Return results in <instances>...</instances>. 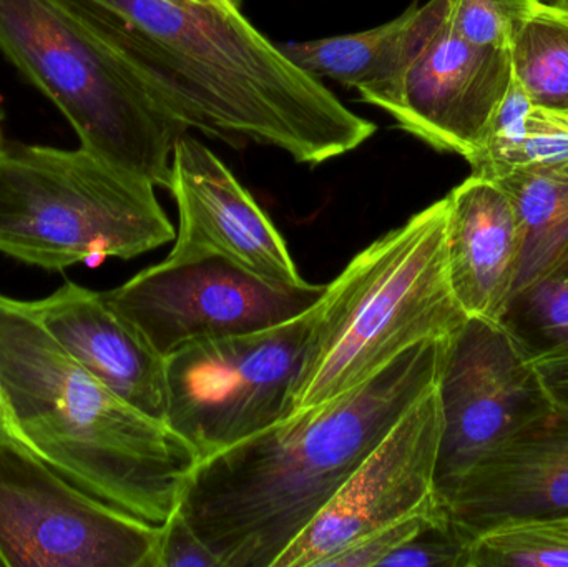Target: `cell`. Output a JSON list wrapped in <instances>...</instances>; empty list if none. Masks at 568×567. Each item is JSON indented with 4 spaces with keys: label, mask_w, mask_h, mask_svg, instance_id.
I'll use <instances>...</instances> for the list:
<instances>
[{
    "label": "cell",
    "mask_w": 568,
    "mask_h": 567,
    "mask_svg": "<svg viewBox=\"0 0 568 567\" xmlns=\"http://www.w3.org/2000/svg\"><path fill=\"white\" fill-rule=\"evenodd\" d=\"M65 3L182 133L273 146L307 165L346 155L376 133L235 3Z\"/></svg>",
    "instance_id": "6da1fadb"
},
{
    "label": "cell",
    "mask_w": 568,
    "mask_h": 567,
    "mask_svg": "<svg viewBox=\"0 0 568 567\" xmlns=\"http://www.w3.org/2000/svg\"><path fill=\"white\" fill-rule=\"evenodd\" d=\"M446 340L397 356L333 402L203 459L179 509L222 567H275L393 426L437 385Z\"/></svg>",
    "instance_id": "7a4b0ae2"
},
{
    "label": "cell",
    "mask_w": 568,
    "mask_h": 567,
    "mask_svg": "<svg viewBox=\"0 0 568 567\" xmlns=\"http://www.w3.org/2000/svg\"><path fill=\"white\" fill-rule=\"evenodd\" d=\"M0 398L10 435L95 498L163 526L199 456L166 423L80 366L26 302L0 293Z\"/></svg>",
    "instance_id": "3957f363"
},
{
    "label": "cell",
    "mask_w": 568,
    "mask_h": 567,
    "mask_svg": "<svg viewBox=\"0 0 568 567\" xmlns=\"http://www.w3.org/2000/svg\"><path fill=\"white\" fill-rule=\"evenodd\" d=\"M447 196L357 253L314 308L293 413L333 402L369 382L397 356L446 340L467 320L446 255Z\"/></svg>",
    "instance_id": "277c9868"
},
{
    "label": "cell",
    "mask_w": 568,
    "mask_h": 567,
    "mask_svg": "<svg viewBox=\"0 0 568 567\" xmlns=\"http://www.w3.org/2000/svg\"><path fill=\"white\" fill-rule=\"evenodd\" d=\"M155 185L92 150L0 149V253L47 272L130 260L175 240Z\"/></svg>",
    "instance_id": "5b68a950"
},
{
    "label": "cell",
    "mask_w": 568,
    "mask_h": 567,
    "mask_svg": "<svg viewBox=\"0 0 568 567\" xmlns=\"http://www.w3.org/2000/svg\"><path fill=\"white\" fill-rule=\"evenodd\" d=\"M0 50L69 120L80 145L169 189L183 133L65 0H0Z\"/></svg>",
    "instance_id": "8992f818"
},
{
    "label": "cell",
    "mask_w": 568,
    "mask_h": 567,
    "mask_svg": "<svg viewBox=\"0 0 568 567\" xmlns=\"http://www.w3.org/2000/svg\"><path fill=\"white\" fill-rule=\"evenodd\" d=\"M314 308L263 332L190 343L165 358V423L199 462L290 418Z\"/></svg>",
    "instance_id": "52a82bcc"
},
{
    "label": "cell",
    "mask_w": 568,
    "mask_h": 567,
    "mask_svg": "<svg viewBox=\"0 0 568 567\" xmlns=\"http://www.w3.org/2000/svg\"><path fill=\"white\" fill-rule=\"evenodd\" d=\"M160 535L0 433L2 567H159Z\"/></svg>",
    "instance_id": "ba28073f"
},
{
    "label": "cell",
    "mask_w": 568,
    "mask_h": 567,
    "mask_svg": "<svg viewBox=\"0 0 568 567\" xmlns=\"http://www.w3.org/2000/svg\"><path fill=\"white\" fill-rule=\"evenodd\" d=\"M326 285L287 286L222 259L150 266L102 292L105 302L162 356L190 343L248 335L310 312Z\"/></svg>",
    "instance_id": "9c48e42d"
},
{
    "label": "cell",
    "mask_w": 568,
    "mask_h": 567,
    "mask_svg": "<svg viewBox=\"0 0 568 567\" xmlns=\"http://www.w3.org/2000/svg\"><path fill=\"white\" fill-rule=\"evenodd\" d=\"M437 395L443 428L436 509L487 455L554 408L536 366L509 332L474 316L447 338Z\"/></svg>",
    "instance_id": "30bf717a"
},
{
    "label": "cell",
    "mask_w": 568,
    "mask_h": 567,
    "mask_svg": "<svg viewBox=\"0 0 568 567\" xmlns=\"http://www.w3.org/2000/svg\"><path fill=\"white\" fill-rule=\"evenodd\" d=\"M440 428L436 385L357 466L326 508L284 549L275 567H323L371 533L436 509Z\"/></svg>",
    "instance_id": "8fae6325"
},
{
    "label": "cell",
    "mask_w": 568,
    "mask_h": 567,
    "mask_svg": "<svg viewBox=\"0 0 568 567\" xmlns=\"http://www.w3.org/2000/svg\"><path fill=\"white\" fill-rule=\"evenodd\" d=\"M513 80L510 49L474 45L447 20L396 79L357 93L389 113L404 132L470 165L483 152Z\"/></svg>",
    "instance_id": "7c38bea8"
},
{
    "label": "cell",
    "mask_w": 568,
    "mask_h": 567,
    "mask_svg": "<svg viewBox=\"0 0 568 567\" xmlns=\"http://www.w3.org/2000/svg\"><path fill=\"white\" fill-rule=\"evenodd\" d=\"M169 190L180 229L163 262L222 259L278 285H306L275 223L195 136L183 133L173 143Z\"/></svg>",
    "instance_id": "4fadbf2b"
},
{
    "label": "cell",
    "mask_w": 568,
    "mask_h": 567,
    "mask_svg": "<svg viewBox=\"0 0 568 567\" xmlns=\"http://www.w3.org/2000/svg\"><path fill=\"white\" fill-rule=\"evenodd\" d=\"M436 512L470 541L516 519L568 518V412L554 405L510 436Z\"/></svg>",
    "instance_id": "5bb4252c"
},
{
    "label": "cell",
    "mask_w": 568,
    "mask_h": 567,
    "mask_svg": "<svg viewBox=\"0 0 568 567\" xmlns=\"http://www.w3.org/2000/svg\"><path fill=\"white\" fill-rule=\"evenodd\" d=\"M50 336L100 383L140 412L165 423V360L103 298L67 282L26 302Z\"/></svg>",
    "instance_id": "9a60e30c"
},
{
    "label": "cell",
    "mask_w": 568,
    "mask_h": 567,
    "mask_svg": "<svg viewBox=\"0 0 568 567\" xmlns=\"http://www.w3.org/2000/svg\"><path fill=\"white\" fill-rule=\"evenodd\" d=\"M523 233L509 196L473 175L447 195L450 286L467 316L500 323L519 276Z\"/></svg>",
    "instance_id": "2e32d148"
},
{
    "label": "cell",
    "mask_w": 568,
    "mask_h": 567,
    "mask_svg": "<svg viewBox=\"0 0 568 567\" xmlns=\"http://www.w3.org/2000/svg\"><path fill=\"white\" fill-rule=\"evenodd\" d=\"M450 7L453 0H429L374 29L280 47L287 59L316 79L366 89L396 79L446 26Z\"/></svg>",
    "instance_id": "e0dca14e"
},
{
    "label": "cell",
    "mask_w": 568,
    "mask_h": 567,
    "mask_svg": "<svg viewBox=\"0 0 568 567\" xmlns=\"http://www.w3.org/2000/svg\"><path fill=\"white\" fill-rule=\"evenodd\" d=\"M494 182L509 196L523 233L517 293L568 250V160L520 166Z\"/></svg>",
    "instance_id": "ac0fdd59"
},
{
    "label": "cell",
    "mask_w": 568,
    "mask_h": 567,
    "mask_svg": "<svg viewBox=\"0 0 568 567\" xmlns=\"http://www.w3.org/2000/svg\"><path fill=\"white\" fill-rule=\"evenodd\" d=\"M568 110L534 102L516 77L490 123L473 173L496 180L520 166L567 162Z\"/></svg>",
    "instance_id": "d6986e66"
},
{
    "label": "cell",
    "mask_w": 568,
    "mask_h": 567,
    "mask_svg": "<svg viewBox=\"0 0 568 567\" xmlns=\"http://www.w3.org/2000/svg\"><path fill=\"white\" fill-rule=\"evenodd\" d=\"M514 77L534 102L568 110V13L539 6L510 43Z\"/></svg>",
    "instance_id": "ffe728a7"
},
{
    "label": "cell",
    "mask_w": 568,
    "mask_h": 567,
    "mask_svg": "<svg viewBox=\"0 0 568 567\" xmlns=\"http://www.w3.org/2000/svg\"><path fill=\"white\" fill-rule=\"evenodd\" d=\"M500 325L530 362L568 353V250L536 282L514 293Z\"/></svg>",
    "instance_id": "44dd1931"
},
{
    "label": "cell",
    "mask_w": 568,
    "mask_h": 567,
    "mask_svg": "<svg viewBox=\"0 0 568 567\" xmlns=\"http://www.w3.org/2000/svg\"><path fill=\"white\" fill-rule=\"evenodd\" d=\"M469 567H568V518H527L479 533Z\"/></svg>",
    "instance_id": "7402d4cb"
},
{
    "label": "cell",
    "mask_w": 568,
    "mask_h": 567,
    "mask_svg": "<svg viewBox=\"0 0 568 567\" xmlns=\"http://www.w3.org/2000/svg\"><path fill=\"white\" fill-rule=\"evenodd\" d=\"M537 0H453L450 29L477 47L510 49Z\"/></svg>",
    "instance_id": "603a6c76"
},
{
    "label": "cell",
    "mask_w": 568,
    "mask_h": 567,
    "mask_svg": "<svg viewBox=\"0 0 568 567\" xmlns=\"http://www.w3.org/2000/svg\"><path fill=\"white\" fill-rule=\"evenodd\" d=\"M470 543L439 519L386 556L379 567H469Z\"/></svg>",
    "instance_id": "cb8c5ba5"
},
{
    "label": "cell",
    "mask_w": 568,
    "mask_h": 567,
    "mask_svg": "<svg viewBox=\"0 0 568 567\" xmlns=\"http://www.w3.org/2000/svg\"><path fill=\"white\" fill-rule=\"evenodd\" d=\"M439 513L433 512L419 513L410 516L403 522L386 526L379 531L371 533L361 541L354 543L349 548L341 551L334 558L327 559L323 567H374L379 566L386 556L396 551L404 543L420 535L427 528L439 522ZM444 522V519H443Z\"/></svg>",
    "instance_id": "d4e9b609"
},
{
    "label": "cell",
    "mask_w": 568,
    "mask_h": 567,
    "mask_svg": "<svg viewBox=\"0 0 568 567\" xmlns=\"http://www.w3.org/2000/svg\"><path fill=\"white\" fill-rule=\"evenodd\" d=\"M159 567H222L209 546L200 539L185 516L176 509L162 526Z\"/></svg>",
    "instance_id": "484cf974"
},
{
    "label": "cell",
    "mask_w": 568,
    "mask_h": 567,
    "mask_svg": "<svg viewBox=\"0 0 568 567\" xmlns=\"http://www.w3.org/2000/svg\"><path fill=\"white\" fill-rule=\"evenodd\" d=\"M550 402L568 412V353L532 362Z\"/></svg>",
    "instance_id": "4316f807"
},
{
    "label": "cell",
    "mask_w": 568,
    "mask_h": 567,
    "mask_svg": "<svg viewBox=\"0 0 568 567\" xmlns=\"http://www.w3.org/2000/svg\"><path fill=\"white\" fill-rule=\"evenodd\" d=\"M542 7L547 9L560 10V12L568 13V0H537Z\"/></svg>",
    "instance_id": "83f0119b"
},
{
    "label": "cell",
    "mask_w": 568,
    "mask_h": 567,
    "mask_svg": "<svg viewBox=\"0 0 568 567\" xmlns=\"http://www.w3.org/2000/svg\"><path fill=\"white\" fill-rule=\"evenodd\" d=\"M0 433H9V428H7L6 413H3L2 398H0Z\"/></svg>",
    "instance_id": "f1b7e54d"
},
{
    "label": "cell",
    "mask_w": 568,
    "mask_h": 567,
    "mask_svg": "<svg viewBox=\"0 0 568 567\" xmlns=\"http://www.w3.org/2000/svg\"><path fill=\"white\" fill-rule=\"evenodd\" d=\"M200 2L235 3V6H240V0H200Z\"/></svg>",
    "instance_id": "f546056e"
},
{
    "label": "cell",
    "mask_w": 568,
    "mask_h": 567,
    "mask_svg": "<svg viewBox=\"0 0 568 567\" xmlns=\"http://www.w3.org/2000/svg\"><path fill=\"white\" fill-rule=\"evenodd\" d=\"M3 146V140H2V117H0V149Z\"/></svg>",
    "instance_id": "4dcf8cb0"
},
{
    "label": "cell",
    "mask_w": 568,
    "mask_h": 567,
    "mask_svg": "<svg viewBox=\"0 0 568 567\" xmlns=\"http://www.w3.org/2000/svg\"><path fill=\"white\" fill-rule=\"evenodd\" d=\"M0 567H2V563H0Z\"/></svg>",
    "instance_id": "1f68e13d"
}]
</instances>
